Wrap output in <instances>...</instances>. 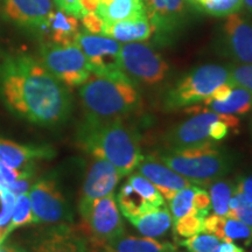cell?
Here are the masks:
<instances>
[{
  "label": "cell",
  "mask_w": 252,
  "mask_h": 252,
  "mask_svg": "<svg viewBox=\"0 0 252 252\" xmlns=\"http://www.w3.org/2000/svg\"><path fill=\"white\" fill-rule=\"evenodd\" d=\"M220 243V238L208 232H201L182 241H178V245L188 249L189 252H215Z\"/></svg>",
  "instance_id": "cell-33"
},
{
  "label": "cell",
  "mask_w": 252,
  "mask_h": 252,
  "mask_svg": "<svg viewBox=\"0 0 252 252\" xmlns=\"http://www.w3.org/2000/svg\"><path fill=\"white\" fill-rule=\"evenodd\" d=\"M17 196L8 190L5 186H0V204H1V212H0V228L6 229L12 219V214L15 206Z\"/></svg>",
  "instance_id": "cell-35"
},
{
  "label": "cell",
  "mask_w": 252,
  "mask_h": 252,
  "mask_svg": "<svg viewBox=\"0 0 252 252\" xmlns=\"http://www.w3.org/2000/svg\"><path fill=\"white\" fill-rule=\"evenodd\" d=\"M228 115L212 111L194 113L193 117L181 124L174 126L166 134V144L169 149L197 146L207 143H214L209 137V127L214 122L224 119Z\"/></svg>",
  "instance_id": "cell-14"
},
{
  "label": "cell",
  "mask_w": 252,
  "mask_h": 252,
  "mask_svg": "<svg viewBox=\"0 0 252 252\" xmlns=\"http://www.w3.org/2000/svg\"><path fill=\"white\" fill-rule=\"evenodd\" d=\"M232 88H234V84H231L230 82L220 84V86L217 87L216 89L203 100V104L213 102V100H216V102H223V100H225L230 96V94H231L232 91Z\"/></svg>",
  "instance_id": "cell-39"
},
{
  "label": "cell",
  "mask_w": 252,
  "mask_h": 252,
  "mask_svg": "<svg viewBox=\"0 0 252 252\" xmlns=\"http://www.w3.org/2000/svg\"><path fill=\"white\" fill-rule=\"evenodd\" d=\"M82 19V25L88 33L91 34H102L104 27V20L99 17L96 12L84 14Z\"/></svg>",
  "instance_id": "cell-37"
},
{
  "label": "cell",
  "mask_w": 252,
  "mask_h": 252,
  "mask_svg": "<svg viewBox=\"0 0 252 252\" xmlns=\"http://www.w3.org/2000/svg\"><path fill=\"white\" fill-rule=\"evenodd\" d=\"M157 159L173 171L188 179L191 184L207 186L228 174L232 160L217 143L197 146L168 149L157 153Z\"/></svg>",
  "instance_id": "cell-4"
},
{
  "label": "cell",
  "mask_w": 252,
  "mask_h": 252,
  "mask_svg": "<svg viewBox=\"0 0 252 252\" xmlns=\"http://www.w3.org/2000/svg\"><path fill=\"white\" fill-rule=\"evenodd\" d=\"M229 67L203 64L194 68L167 91L163 106L167 111L194 105L204 99L220 84L229 82Z\"/></svg>",
  "instance_id": "cell-5"
},
{
  "label": "cell",
  "mask_w": 252,
  "mask_h": 252,
  "mask_svg": "<svg viewBox=\"0 0 252 252\" xmlns=\"http://www.w3.org/2000/svg\"><path fill=\"white\" fill-rule=\"evenodd\" d=\"M235 190L243 194L249 201L252 202V175L247 176V178H243L242 180H239L238 184L236 185Z\"/></svg>",
  "instance_id": "cell-41"
},
{
  "label": "cell",
  "mask_w": 252,
  "mask_h": 252,
  "mask_svg": "<svg viewBox=\"0 0 252 252\" xmlns=\"http://www.w3.org/2000/svg\"><path fill=\"white\" fill-rule=\"evenodd\" d=\"M35 224L58 225L72 222V210L55 180L42 178L28 194Z\"/></svg>",
  "instance_id": "cell-9"
},
{
  "label": "cell",
  "mask_w": 252,
  "mask_h": 252,
  "mask_svg": "<svg viewBox=\"0 0 252 252\" xmlns=\"http://www.w3.org/2000/svg\"><path fill=\"white\" fill-rule=\"evenodd\" d=\"M76 141L84 152L112 163L122 176L131 174L144 158L139 133L124 118H84L77 127Z\"/></svg>",
  "instance_id": "cell-2"
},
{
  "label": "cell",
  "mask_w": 252,
  "mask_h": 252,
  "mask_svg": "<svg viewBox=\"0 0 252 252\" xmlns=\"http://www.w3.org/2000/svg\"><path fill=\"white\" fill-rule=\"evenodd\" d=\"M118 208L126 219L159 210L165 207V198L140 173L128 176L116 196Z\"/></svg>",
  "instance_id": "cell-12"
},
{
  "label": "cell",
  "mask_w": 252,
  "mask_h": 252,
  "mask_svg": "<svg viewBox=\"0 0 252 252\" xmlns=\"http://www.w3.org/2000/svg\"><path fill=\"white\" fill-rule=\"evenodd\" d=\"M78 210L94 244L104 248L112 239L124 234V220L115 194L78 204Z\"/></svg>",
  "instance_id": "cell-7"
},
{
  "label": "cell",
  "mask_w": 252,
  "mask_h": 252,
  "mask_svg": "<svg viewBox=\"0 0 252 252\" xmlns=\"http://www.w3.org/2000/svg\"><path fill=\"white\" fill-rule=\"evenodd\" d=\"M86 118L96 121L124 118L140 104V94L128 77L111 78L91 75L80 88Z\"/></svg>",
  "instance_id": "cell-3"
},
{
  "label": "cell",
  "mask_w": 252,
  "mask_h": 252,
  "mask_svg": "<svg viewBox=\"0 0 252 252\" xmlns=\"http://www.w3.org/2000/svg\"><path fill=\"white\" fill-rule=\"evenodd\" d=\"M123 176L112 163L104 159L94 158L84 179L80 204L115 194V189Z\"/></svg>",
  "instance_id": "cell-15"
},
{
  "label": "cell",
  "mask_w": 252,
  "mask_h": 252,
  "mask_svg": "<svg viewBox=\"0 0 252 252\" xmlns=\"http://www.w3.org/2000/svg\"><path fill=\"white\" fill-rule=\"evenodd\" d=\"M154 30L147 15L128 20L104 23L100 35H105L117 40L118 42H143L153 35Z\"/></svg>",
  "instance_id": "cell-20"
},
{
  "label": "cell",
  "mask_w": 252,
  "mask_h": 252,
  "mask_svg": "<svg viewBox=\"0 0 252 252\" xmlns=\"http://www.w3.org/2000/svg\"><path fill=\"white\" fill-rule=\"evenodd\" d=\"M146 15L159 43H171L190 13L191 0H143Z\"/></svg>",
  "instance_id": "cell-11"
},
{
  "label": "cell",
  "mask_w": 252,
  "mask_h": 252,
  "mask_svg": "<svg viewBox=\"0 0 252 252\" xmlns=\"http://www.w3.org/2000/svg\"><path fill=\"white\" fill-rule=\"evenodd\" d=\"M41 32L48 36L46 42L55 45H71L75 43L77 34L80 33L78 20L77 18L61 9H53Z\"/></svg>",
  "instance_id": "cell-21"
},
{
  "label": "cell",
  "mask_w": 252,
  "mask_h": 252,
  "mask_svg": "<svg viewBox=\"0 0 252 252\" xmlns=\"http://www.w3.org/2000/svg\"><path fill=\"white\" fill-rule=\"evenodd\" d=\"M94 12L105 24L146 15L143 0H100Z\"/></svg>",
  "instance_id": "cell-24"
},
{
  "label": "cell",
  "mask_w": 252,
  "mask_h": 252,
  "mask_svg": "<svg viewBox=\"0 0 252 252\" xmlns=\"http://www.w3.org/2000/svg\"><path fill=\"white\" fill-rule=\"evenodd\" d=\"M127 220L141 235L151 238L163 237L173 224L171 212L165 207L139 216L128 217Z\"/></svg>",
  "instance_id": "cell-26"
},
{
  "label": "cell",
  "mask_w": 252,
  "mask_h": 252,
  "mask_svg": "<svg viewBox=\"0 0 252 252\" xmlns=\"http://www.w3.org/2000/svg\"><path fill=\"white\" fill-rule=\"evenodd\" d=\"M203 224L204 217H201L197 214L193 213L181 217V219L173 220L172 228L175 234V237L188 238L203 232Z\"/></svg>",
  "instance_id": "cell-32"
},
{
  "label": "cell",
  "mask_w": 252,
  "mask_h": 252,
  "mask_svg": "<svg viewBox=\"0 0 252 252\" xmlns=\"http://www.w3.org/2000/svg\"><path fill=\"white\" fill-rule=\"evenodd\" d=\"M100 0H80V5L84 14L94 12L98 7Z\"/></svg>",
  "instance_id": "cell-43"
},
{
  "label": "cell",
  "mask_w": 252,
  "mask_h": 252,
  "mask_svg": "<svg viewBox=\"0 0 252 252\" xmlns=\"http://www.w3.org/2000/svg\"><path fill=\"white\" fill-rule=\"evenodd\" d=\"M216 252H244V249L238 247L237 244L232 243V242H222L216 249Z\"/></svg>",
  "instance_id": "cell-42"
},
{
  "label": "cell",
  "mask_w": 252,
  "mask_h": 252,
  "mask_svg": "<svg viewBox=\"0 0 252 252\" xmlns=\"http://www.w3.org/2000/svg\"><path fill=\"white\" fill-rule=\"evenodd\" d=\"M197 188L198 186H195L194 184L182 188L176 191L174 196L168 201L173 220L195 213L193 209V197Z\"/></svg>",
  "instance_id": "cell-29"
},
{
  "label": "cell",
  "mask_w": 252,
  "mask_h": 252,
  "mask_svg": "<svg viewBox=\"0 0 252 252\" xmlns=\"http://www.w3.org/2000/svg\"><path fill=\"white\" fill-rule=\"evenodd\" d=\"M0 252H27L24 248H21L20 245L12 243H1L0 244Z\"/></svg>",
  "instance_id": "cell-44"
},
{
  "label": "cell",
  "mask_w": 252,
  "mask_h": 252,
  "mask_svg": "<svg viewBox=\"0 0 252 252\" xmlns=\"http://www.w3.org/2000/svg\"><path fill=\"white\" fill-rule=\"evenodd\" d=\"M104 249L111 252H175L176 247L169 242H159L151 237L125 236L112 239Z\"/></svg>",
  "instance_id": "cell-25"
},
{
  "label": "cell",
  "mask_w": 252,
  "mask_h": 252,
  "mask_svg": "<svg viewBox=\"0 0 252 252\" xmlns=\"http://www.w3.org/2000/svg\"><path fill=\"white\" fill-rule=\"evenodd\" d=\"M55 150L48 145H21L0 137V160L19 171H34L37 160L52 159Z\"/></svg>",
  "instance_id": "cell-19"
},
{
  "label": "cell",
  "mask_w": 252,
  "mask_h": 252,
  "mask_svg": "<svg viewBox=\"0 0 252 252\" xmlns=\"http://www.w3.org/2000/svg\"><path fill=\"white\" fill-rule=\"evenodd\" d=\"M195 7L214 17H228L243 7V0H202L195 2Z\"/></svg>",
  "instance_id": "cell-30"
},
{
  "label": "cell",
  "mask_w": 252,
  "mask_h": 252,
  "mask_svg": "<svg viewBox=\"0 0 252 252\" xmlns=\"http://www.w3.org/2000/svg\"><path fill=\"white\" fill-rule=\"evenodd\" d=\"M34 223L33 212H32V204L28 194L18 195L17 200H15V206L12 214V219L7 228L4 230V235H2V243L8 235L15 229L20 228V226L28 225Z\"/></svg>",
  "instance_id": "cell-28"
},
{
  "label": "cell",
  "mask_w": 252,
  "mask_h": 252,
  "mask_svg": "<svg viewBox=\"0 0 252 252\" xmlns=\"http://www.w3.org/2000/svg\"><path fill=\"white\" fill-rule=\"evenodd\" d=\"M0 94L7 108L33 124L53 127L69 118L70 91L27 54L8 55L0 64Z\"/></svg>",
  "instance_id": "cell-1"
},
{
  "label": "cell",
  "mask_w": 252,
  "mask_h": 252,
  "mask_svg": "<svg viewBox=\"0 0 252 252\" xmlns=\"http://www.w3.org/2000/svg\"><path fill=\"white\" fill-rule=\"evenodd\" d=\"M229 82L234 86L242 87L252 94V64L236 63L229 67Z\"/></svg>",
  "instance_id": "cell-34"
},
{
  "label": "cell",
  "mask_w": 252,
  "mask_h": 252,
  "mask_svg": "<svg viewBox=\"0 0 252 252\" xmlns=\"http://www.w3.org/2000/svg\"><path fill=\"white\" fill-rule=\"evenodd\" d=\"M226 217L242 220L252 228V202L243 194L235 190L229 201V212Z\"/></svg>",
  "instance_id": "cell-31"
},
{
  "label": "cell",
  "mask_w": 252,
  "mask_h": 252,
  "mask_svg": "<svg viewBox=\"0 0 252 252\" xmlns=\"http://www.w3.org/2000/svg\"><path fill=\"white\" fill-rule=\"evenodd\" d=\"M31 182H32V178H21L18 179L11 184H8L7 186H5L8 190H11L15 196L21 194H28L31 189Z\"/></svg>",
  "instance_id": "cell-40"
},
{
  "label": "cell",
  "mask_w": 252,
  "mask_h": 252,
  "mask_svg": "<svg viewBox=\"0 0 252 252\" xmlns=\"http://www.w3.org/2000/svg\"><path fill=\"white\" fill-rule=\"evenodd\" d=\"M33 252H90L88 238L69 223L53 225L40 236L32 248Z\"/></svg>",
  "instance_id": "cell-17"
},
{
  "label": "cell",
  "mask_w": 252,
  "mask_h": 252,
  "mask_svg": "<svg viewBox=\"0 0 252 252\" xmlns=\"http://www.w3.org/2000/svg\"><path fill=\"white\" fill-rule=\"evenodd\" d=\"M53 2L58 6L59 9L72 15V17L80 19L84 15L80 5V0H53Z\"/></svg>",
  "instance_id": "cell-38"
},
{
  "label": "cell",
  "mask_w": 252,
  "mask_h": 252,
  "mask_svg": "<svg viewBox=\"0 0 252 252\" xmlns=\"http://www.w3.org/2000/svg\"><path fill=\"white\" fill-rule=\"evenodd\" d=\"M175 252H176V251H175Z\"/></svg>",
  "instance_id": "cell-48"
},
{
  "label": "cell",
  "mask_w": 252,
  "mask_h": 252,
  "mask_svg": "<svg viewBox=\"0 0 252 252\" xmlns=\"http://www.w3.org/2000/svg\"><path fill=\"white\" fill-rule=\"evenodd\" d=\"M203 232L215 235L222 242H232L236 239L250 244L252 241V228L242 220L226 216L208 215L204 219Z\"/></svg>",
  "instance_id": "cell-22"
},
{
  "label": "cell",
  "mask_w": 252,
  "mask_h": 252,
  "mask_svg": "<svg viewBox=\"0 0 252 252\" xmlns=\"http://www.w3.org/2000/svg\"><path fill=\"white\" fill-rule=\"evenodd\" d=\"M104 252H111V251H108V250H105V249H104Z\"/></svg>",
  "instance_id": "cell-47"
},
{
  "label": "cell",
  "mask_w": 252,
  "mask_h": 252,
  "mask_svg": "<svg viewBox=\"0 0 252 252\" xmlns=\"http://www.w3.org/2000/svg\"><path fill=\"white\" fill-rule=\"evenodd\" d=\"M121 69L132 82L146 86L161 83L169 71L168 63L156 49L143 42H128L121 48Z\"/></svg>",
  "instance_id": "cell-8"
},
{
  "label": "cell",
  "mask_w": 252,
  "mask_h": 252,
  "mask_svg": "<svg viewBox=\"0 0 252 252\" xmlns=\"http://www.w3.org/2000/svg\"><path fill=\"white\" fill-rule=\"evenodd\" d=\"M40 61L50 74L69 88L81 87L91 76L86 55L76 43H42L40 49Z\"/></svg>",
  "instance_id": "cell-6"
},
{
  "label": "cell",
  "mask_w": 252,
  "mask_h": 252,
  "mask_svg": "<svg viewBox=\"0 0 252 252\" xmlns=\"http://www.w3.org/2000/svg\"><path fill=\"white\" fill-rule=\"evenodd\" d=\"M243 6L248 13L252 15V0H243Z\"/></svg>",
  "instance_id": "cell-45"
},
{
  "label": "cell",
  "mask_w": 252,
  "mask_h": 252,
  "mask_svg": "<svg viewBox=\"0 0 252 252\" xmlns=\"http://www.w3.org/2000/svg\"><path fill=\"white\" fill-rule=\"evenodd\" d=\"M220 48L236 63L252 64V21L228 15L220 32Z\"/></svg>",
  "instance_id": "cell-13"
},
{
  "label": "cell",
  "mask_w": 252,
  "mask_h": 252,
  "mask_svg": "<svg viewBox=\"0 0 252 252\" xmlns=\"http://www.w3.org/2000/svg\"><path fill=\"white\" fill-rule=\"evenodd\" d=\"M235 188L234 184L220 179L212 182L209 187V196L215 215L226 216L229 212V201L234 194Z\"/></svg>",
  "instance_id": "cell-27"
},
{
  "label": "cell",
  "mask_w": 252,
  "mask_h": 252,
  "mask_svg": "<svg viewBox=\"0 0 252 252\" xmlns=\"http://www.w3.org/2000/svg\"><path fill=\"white\" fill-rule=\"evenodd\" d=\"M193 209L198 216L206 217L209 215L210 209H212V201L207 190H204L202 187H198L195 191L193 197Z\"/></svg>",
  "instance_id": "cell-36"
},
{
  "label": "cell",
  "mask_w": 252,
  "mask_h": 252,
  "mask_svg": "<svg viewBox=\"0 0 252 252\" xmlns=\"http://www.w3.org/2000/svg\"><path fill=\"white\" fill-rule=\"evenodd\" d=\"M252 110V94L242 87L234 86L230 96L223 102H209L202 106L195 105L193 109H188L190 113H197L201 111H212L220 115L244 116Z\"/></svg>",
  "instance_id": "cell-23"
},
{
  "label": "cell",
  "mask_w": 252,
  "mask_h": 252,
  "mask_svg": "<svg viewBox=\"0 0 252 252\" xmlns=\"http://www.w3.org/2000/svg\"><path fill=\"white\" fill-rule=\"evenodd\" d=\"M75 43L86 55L91 74L111 78L127 77L121 69L122 45L117 40L84 31L77 34Z\"/></svg>",
  "instance_id": "cell-10"
},
{
  "label": "cell",
  "mask_w": 252,
  "mask_h": 252,
  "mask_svg": "<svg viewBox=\"0 0 252 252\" xmlns=\"http://www.w3.org/2000/svg\"><path fill=\"white\" fill-rule=\"evenodd\" d=\"M138 173L152 182L165 200L169 201L180 189L193 185L188 179L173 171L154 157H144L138 165Z\"/></svg>",
  "instance_id": "cell-18"
},
{
  "label": "cell",
  "mask_w": 252,
  "mask_h": 252,
  "mask_svg": "<svg viewBox=\"0 0 252 252\" xmlns=\"http://www.w3.org/2000/svg\"><path fill=\"white\" fill-rule=\"evenodd\" d=\"M2 235H4V229L0 228V244L2 243Z\"/></svg>",
  "instance_id": "cell-46"
},
{
  "label": "cell",
  "mask_w": 252,
  "mask_h": 252,
  "mask_svg": "<svg viewBox=\"0 0 252 252\" xmlns=\"http://www.w3.org/2000/svg\"><path fill=\"white\" fill-rule=\"evenodd\" d=\"M53 9V0H2L5 18L33 31L41 32Z\"/></svg>",
  "instance_id": "cell-16"
}]
</instances>
